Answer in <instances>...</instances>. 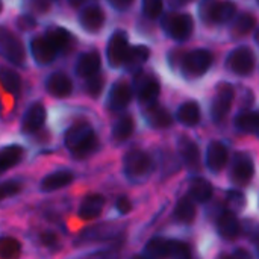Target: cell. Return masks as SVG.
<instances>
[{"instance_id":"20","label":"cell","mask_w":259,"mask_h":259,"mask_svg":"<svg viewBox=\"0 0 259 259\" xmlns=\"http://www.w3.org/2000/svg\"><path fill=\"white\" fill-rule=\"evenodd\" d=\"M73 181H74V175L70 170H58V171L47 175L41 181L39 187H41V191L52 193V191H56V190H61V188L70 185Z\"/></svg>"},{"instance_id":"44","label":"cell","mask_w":259,"mask_h":259,"mask_svg":"<svg viewBox=\"0 0 259 259\" xmlns=\"http://www.w3.org/2000/svg\"><path fill=\"white\" fill-rule=\"evenodd\" d=\"M217 259H252L249 252L244 249H237L234 253H222Z\"/></svg>"},{"instance_id":"51","label":"cell","mask_w":259,"mask_h":259,"mask_svg":"<svg viewBox=\"0 0 259 259\" xmlns=\"http://www.w3.org/2000/svg\"><path fill=\"white\" fill-rule=\"evenodd\" d=\"M68 3L71 6H80L82 3H85V0H68Z\"/></svg>"},{"instance_id":"2","label":"cell","mask_w":259,"mask_h":259,"mask_svg":"<svg viewBox=\"0 0 259 259\" xmlns=\"http://www.w3.org/2000/svg\"><path fill=\"white\" fill-rule=\"evenodd\" d=\"M181 70L185 77L197 79L203 76L212 65V55L205 49H196L185 53L181 59Z\"/></svg>"},{"instance_id":"8","label":"cell","mask_w":259,"mask_h":259,"mask_svg":"<svg viewBox=\"0 0 259 259\" xmlns=\"http://www.w3.org/2000/svg\"><path fill=\"white\" fill-rule=\"evenodd\" d=\"M129 49L131 47H129V41H127V33L123 30L114 32L108 42V49H106V56H108L109 65L114 68L124 65Z\"/></svg>"},{"instance_id":"52","label":"cell","mask_w":259,"mask_h":259,"mask_svg":"<svg viewBox=\"0 0 259 259\" xmlns=\"http://www.w3.org/2000/svg\"><path fill=\"white\" fill-rule=\"evenodd\" d=\"M132 259H150V258H146V256H140V255H137V256H134Z\"/></svg>"},{"instance_id":"18","label":"cell","mask_w":259,"mask_h":259,"mask_svg":"<svg viewBox=\"0 0 259 259\" xmlns=\"http://www.w3.org/2000/svg\"><path fill=\"white\" fill-rule=\"evenodd\" d=\"M217 231L225 240H235L241 232V225L234 212L225 211L217 219Z\"/></svg>"},{"instance_id":"12","label":"cell","mask_w":259,"mask_h":259,"mask_svg":"<svg viewBox=\"0 0 259 259\" xmlns=\"http://www.w3.org/2000/svg\"><path fill=\"white\" fill-rule=\"evenodd\" d=\"M79 23H80L83 30L90 32V33H96L105 24V12L97 5L87 6L79 14Z\"/></svg>"},{"instance_id":"26","label":"cell","mask_w":259,"mask_h":259,"mask_svg":"<svg viewBox=\"0 0 259 259\" xmlns=\"http://www.w3.org/2000/svg\"><path fill=\"white\" fill-rule=\"evenodd\" d=\"M117 228L112 225H99L94 228H90L82 232L80 240L82 241H103V240H111L115 238L117 235Z\"/></svg>"},{"instance_id":"23","label":"cell","mask_w":259,"mask_h":259,"mask_svg":"<svg viewBox=\"0 0 259 259\" xmlns=\"http://www.w3.org/2000/svg\"><path fill=\"white\" fill-rule=\"evenodd\" d=\"M24 156V149L21 146L12 144L0 149V173L8 171L9 168L15 167Z\"/></svg>"},{"instance_id":"27","label":"cell","mask_w":259,"mask_h":259,"mask_svg":"<svg viewBox=\"0 0 259 259\" xmlns=\"http://www.w3.org/2000/svg\"><path fill=\"white\" fill-rule=\"evenodd\" d=\"M190 196H191L193 200L200 202V203H205L212 196V185L206 179L196 178L190 184Z\"/></svg>"},{"instance_id":"32","label":"cell","mask_w":259,"mask_h":259,"mask_svg":"<svg viewBox=\"0 0 259 259\" xmlns=\"http://www.w3.org/2000/svg\"><path fill=\"white\" fill-rule=\"evenodd\" d=\"M196 217V206L191 197H182L175 208V219L181 223H191Z\"/></svg>"},{"instance_id":"11","label":"cell","mask_w":259,"mask_h":259,"mask_svg":"<svg viewBox=\"0 0 259 259\" xmlns=\"http://www.w3.org/2000/svg\"><path fill=\"white\" fill-rule=\"evenodd\" d=\"M132 100V88L126 80H118L112 85L108 96V106L111 111L124 109Z\"/></svg>"},{"instance_id":"13","label":"cell","mask_w":259,"mask_h":259,"mask_svg":"<svg viewBox=\"0 0 259 259\" xmlns=\"http://www.w3.org/2000/svg\"><path fill=\"white\" fill-rule=\"evenodd\" d=\"M46 90L53 97L64 99V97H68L73 93V80L65 73L55 71V73H52L47 77V80H46Z\"/></svg>"},{"instance_id":"53","label":"cell","mask_w":259,"mask_h":259,"mask_svg":"<svg viewBox=\"0 0 259 259\" xmlns=\"http://www.w3.org/2000/svg\"><path fill=\"white\" fill-rule=\"evenodd\" d=\"M255 39H256V42H258V44H259V29H258V30H256V36H255Z\"/></svg>"},{"instance_id":"50","label":"cell","mask_w":259,"mask_h":259,"mask_svg":"<svg viewBox=\"0 0 259 259\" xmlns=\"http://www.w3.org/2000/svg\"><path fill=\"white\" fill-rule=\"evenodd\" d=\"M171 6H184V5H188L190 2L193 0H168Z\"/></svg>"},{"instance_id":"3","label":"cell","mask_w":259,"mask_h":259,"mask_svg":"<svg viewBox=\"0 0 259 259\" xmlns=\"http://www.w3.org/2000/svg\"><path fill=\"white\" fill-rule=\"evenodd\" d=\"M162 29L176 41H185L191 36L194 29V20L188 14L170 12L162 18Z\"/></svg>"},{"instance_id":"14","label":"cell","mask_w":259,"mask_h":259,"mask_svg":"<svg viewBox=\"0 0 259 259\" xmlns=\"http://www.w3.org/2000/svg\"><path fill=\"white\" fill-rule=\"evenodd\" d=\"M30 52L39 65H49L55 61L58 50L49 42L46 36H36L30 41Z\"/></svg>"},{"instance_id":"19","label":"cell","mask_w":259,"mask_h":259,"mask_svg":"<svg viewBox=\"0 0 259 259\" xmlns=\"http://www.w3.org/2000/svg\"><path fill=\"white\" fill-rule=\"evenodd\" d=\"M178 149H179L184 164L191 170H197L200 165V150H199L197 144L193 140L182 137L178 143Z\"/></svg>"},{"instance_id":"7","label":"cell","mask_w":259,"mask_h":259,"mask_svg":"<svg viewBox=\"0 0 259 259\" xmlns=\"http://www.w3.org/2000/svg\"><path fill=\"white\" fill-rule=\"evenodd\" d=\"M135 91L140 103L149 106L156 103V99L161 93V85L156 77L146 73H138L135 77Z\"/></svg>"},{"instance_id":"34","label":"cell","mask_w":259,"mask_h":259,"mask_svg":"<svg viewBox=\"0 0 259 259\" xmlns=\"http://www.w3.org/2000/svg\"><path fill=\"white\" fill-rule=\"evenodd\" d=\"M256 26V18L252 14H241L238 15L231 27V32L234 36H244L247 33H250Z\"/></svg>"},{"instance_id":"43","label":"cell","mask_w":259,"mask_h":259,"mask_svg":"<svg viewBox=\"0 0 259 259\" xmlns=\"http://www.w3.org/2000/svg\"><path fill=\"white\" fill-rule=\"evenodd\" d=\"M30 8L36 14H46L50 11V2L49 0H30Z\"/></svg>"},{"instance_id":"45","label":"cell","mask_w":259,"mask_h":259,"mask_svg":"<svg viewBox=\"0 0 259 259\" xmlns=\"http://www.w3.org/2000/svg\"><path fill=\"white\" fill-rule=\"evenodd\" d=\"M17 24H18V27H20L21 30H29V29L35 27L36 23H35V20H33L32 17H29V15H21V17H18Z\"/></svg>"},{"instance_id":"30","label":"cell","mask_w":259,"mask_h":259,"mask_svg":"<svg viewBox=\"0 0 259 259\" xmlns=\"http://www.w3.org/2000/svg\"><path fill=\"white\" fill-rule=\"evenodd\" d=\"M47 39H49V42L59 52H62V50H65L70 44H71V35H70V32L68 30H65V29H62V27H52V29H49L47 32H46V35H44Z\"/></svg>"},{"instance_id":"9","label":"cell","mask_w":259,"mask_h":259,"mask_svg":"<svg viewBox=\"0 0 259 259\" xmlns=\"http://www.w3.org/2000/svg\"><path fill=\"white\" fill-rule=\"evenodd\" d=\"M255 55L249 47H238L228 56V68L238 74V76H247L255 68Z\"/></svg>"},{"instance_id":"35","label":"cell","mask_w":259,"mask_h":259,"mask_svg":"<svg viewBox=\"0 0 259 259\" xmlns=\"http://www.w3.org/2000/svg\"><path fill=\"white\" fill-rule=\"evenodd\" d=\"M168 244L170 241L164 238H152L146 246V253L150 259H167L168 258Z\"/></svg>"},{"instance_id":"54","label":"cell","mask_w":259,"mask_h":259,"mask_svg":"<svg viewBox=\"0 0 259 259\" xmlns=\"http://www.w3.org/2000/svg\"><path fill=\"white\" fill-rule=\"evenodd\" d=\"M2 8H3V5H2V0H0V11H2Z\"/></svg>"},{"instance_id":"22","label":"cell","mask_w":259,"mask_h":259,"mask_svg":"<svg viewBox=\"0 0 259 259\" xmlns=\"http://www.w3.org/2000/svg\"><path fill=\"white\" fill-rule=\"evenodd\" d=\"M103 205H105L103 196H100V194H90L80 203L79 217L83 219V220H93V219H96L102 212Z\"/></svg>"},{"instance_id":"24","label":"cell","mask_w":259,"mask_h":259,"mask_svg":"<svg viewBox=\"0 0 259 259\" xmlns=\"http://www.w3.org/2000/svg\"><path fill=\"white\" fill-rule=\"evenodd\" d=\"M176 117H178V121L182 123L184 126L193 127V126L199 124V121H200V108L193 100L185 102L184 105L179 106Z\"/></svg>"},{"instance_id":"46","label":"cell","mask_w":259,"mask_h":259,"mask_svg":"<svg viewBox=\"0 0 259 259\" xmlns=\"http://www.w3.org/2000/svg\"><path fill=\"white\" fill-rule=\"evenodd\" d=\"M117 209H118V212H121V214H129L131 212V209H132V203H131V200L126 197V196H121V197H118V200H117Z\"/></svg>"},{"instance_id":"4","label":"cell","mask_w":259,"mask_h":259,"mask_svg":"<svg viewBox=\"0 0 259 259\" xmlns=\"http://www.w3.org/2000/svg\"><path fill=\"white\" fill-rule=\"evenodd\" d=\"M123 168H124V175L129 179L141 181L150 175V171L153 168V161L146 152L137 149V150H131L124 156Z\"/></svg>"},{"instance_id":"17","label":"cell","mask_w":259,"mask_h":259,"mask_svg":"<svg viewBox=\"0 0 259 259\" xmlns=\"http://www.w3.org/2000/svg\"><path fill=\"white\" fill-rule=\"evenodd\" d=\"M206 164H208V168L211 171H214V173L222 171L228 164V149H226V146L219 143V141H212L208 146Z\"/></svg>"},{"instance_id":"15","label":"cell","mask_w":259,"mask_h":259,"mask_svg":"<svg viewBox=\"0 0 259 259\" xmlns=\"http://www.w3.org/2000/svg\"><path fill=\"white\" fill-rule=\"evenodd\" d=\"M46 121V108L42 103H33L27 108L23 121H21V131L24 134H35L38 132Z\"/></svg>"},{"instance_id":"40","label":"cell","mask_w":259,"mask_h":259,"mask_svg":"<svg viewBox=\"0 0 259 259\" xmlns=\"http://www.w3.org/2000/svg\"><path fill=\"white\" fill-rule=\"evenodd\" d=\"M164 0H143V12L149 18H158L162 14Z\"/></svg>"},{"instance_id":"38","label":"cell","mask_w":259,"mask_h":259,"mask_svg":"<svg viewBox=\"0 0 259 259\" xmlns=\"http://www.w3.org/2000/svg\"><path fill=\"white\" fill-rule=\"evenodd\" d=\"M103 87H105V79L99 73L94 74V76H91V77H88V80L85 83V90H87V93L91 97H99L100 93H102V90H103Z\"/></svg>"},{"instance_id":"33","label":"cell","mask_w":259,"mask_h":259,"mask_svg":"<svg viewBox=\"0 0 259 259\" xmlns=\"http://www.w3.org/2000/svg\"><path fill=\"white\" fill-rule=\"evenodd\" d=\"M219 0H200L199 3V15L205 24H217L219 23Z\"/></svg>"},{"instance_id":"25","label":"cell","mask_w":259,"mask_h":259,"mask_svg":"<svg viewBox=\"0 0 259 259\" xmlns=\"http://www.w3.org/2000/svg\"><path fill=\"white\" fill-rule=\"evenodd\" d=\"M149 56H150L149 47H146V46L131 47L129 49V53L126 56V61H124V67L129 71H138L146 64V61L149 59Z\"/></svg>"},{"instance_id":"31","label":"cell","mask_w":259,"mask_h":259,"mask_svg":"<svg viewBox=\"0 0 259 259\" xmlns=\"http://www.w3.org/2000/svg\"><path fill=\"white\" fill-rule=\"evenodd\" d=\"M135 129V121L131 115H123L117 120V123L114 124L112 129V137L115 141L121 143L126 141L127 138H131V135L134 134Z\"/></svg>"},{"instance_id":"55","label":"cell","mask_w":259,"mask_h":259,"mask_svg":"<svg viewBox=\"0 0 259 259\" xmlns=\"http://www.w3.org/2000/svg\"><path fill=\"white\" fill-rule=\"evenodd\" d=\"M258 2H259V0H258Z\"/></svg>"},{"instance_id":"21","label":"cell","mask_w":259,"mask_h":259,"mask_svg":"<svg viewBox=\"0 0 259 259\" xmlns=\"http://www.w3.org/2000/svg\"><path fill=\"white\" fill-rule=\"evenodd\" d=\"M102 65L100 55L97 52H87L79 56L76 62V74L80 77H91L99 73Z\"/></svg>"},{"instance_id":"49","label":"cell","mask_w":259,"mask_h":259,"mask_svg":"<svg viewBox=\"0 0 259 259\" xmlns=\"http://www.w3.org/2000/svg\"><path fill=\"white\" fill-rule=\"evenodd\" d=\"M87 259H118L117 253L109 250V252H100V253H94L91 256H88Z\"/></svg>"},{"instance_id":"5","label":"cell","mask_w":259,"mask_h":259,"mask_svg":"<svg viewBox=\"0 0 259 259\" xmlns=\"http://www.w3.org/2000/svg\"><path fill=\"white\" fill-rule=\"evenodd\" d=\"M0 55L15 65H23L26 61V52L21 39L5 26H0Z\"/></svg>"},{"instance_id":"36","label":"cell","mask_w":259,"mask_h":259,"mask_svg":"<svg viewBox=\"0 0 259 259\" xmlns=\"http://www.w3.org/2000/svg\"><path fill=\"white\" fill-rule=\"evenodd\" d=\"M21 253V244L12 237L0 238V259H17Z\"/></svg>"},{"instance_id":"1","label":"cell","mask_w":259,"mask_h":259,"mask_svg":"<svg viewBox=\"0 0 259 259\" xmlns=\"http://www.w3.org/2000/svg\"><path fill=\"white\" fill-rule=\"evenodd\" d=\"M65 146L76 159H83L99 149V138L94 129L82 121L73 124L65 132Z\"/></svg>"},{"instance_id":"37","label":"cell","mask_w":259,"mask_h":259,"mask_svg":"<svg viewBox=\"0 0 259 259\" xmlns=\"http://www.w3.org/2000/svg\"><path fill=\"white\" fill-rule=\"evenodd\" d=\"M168 258L191 259V249L184 241H170V244H168Z\"/></svg>"},{"instance_id":"29","label":"cell","mask_w":259,"mask_h":259,"mask_svg":"<svg viewBox=\"0 0 259 259\" xmlns=\"http://www.w3.org/2000/svg\"><path fill=\"white\" fill-rule=\"evenodd\" d=\"M0 85L11 94L17 96L21 91V77L8 67H0Z\"/></svg>"},{"instance_id":"10","label":"cell","mask_w":259,"mask_h":259,"mask_svg":"<svg viewBox=\"0 0 259 259\" xmlns=\"http://www.w3.org/2000/svg\"><path fill=\"white\" fill-rule=\"evenodd\" d=\"M255 175L253 159L247 153H237L231 168V179L234 184L243 187L247 185Z\"/></svg>"},{"instance_id":"47","label":"cell","mask_w":259,"mask_h":259,"mask_svg":"<svg viewBox=\"0 0 259 259\" xmlns=\"http://www.w3.org/2000/svg\"><path fill=\"white\" fill-rule=\"evenodd\" d=\"M109 5L117 11H126L132 6L134 0H108Z\"/></svg>"},{"instance_id":"28","label":"cell","mask_w":259,"mask_h":259,"mask_svg":"<svg viewBox=\"0 0 259 259\" xmlns=\"http://www.w3.org/2000/svg\"><path fill=\"white\" fill-rule=\"evenodd\" d=\"M235 126L244 134H259V112H241L235 118Z\"/></svg>"},{"instance_id":"39","label":"cell","mask_w":259,"mask_h":259,"mask_svg":"<svg viewBox=\"0 0 259 259\" xmlns=\"http://www.w3.org/2000/svg\"><path fill=\"white\" fill-rule=\"evenodd\" d=\"M237 15V6L229 2V0H225V2H220V6H219V23H228L231 20H234Z\"/></svg>"},{"instance_id":"16","label":"cell","mask_w":259,"mask_h":259,"mask_svg":"<svg viewBox=\"0 0 259 259\" xmlns=\"http://www.w3.org/2000/svg\"><path fill=\"white\" fill-rule=\"evenodd\" d=\"M144 117H146L147 123L152 127H155V129H167L173 123L171 114L165 108H162L161 105H158V103H153V105L146 106Z\"/></svg>"},{"instance_id":"6","label":"cell","mask_w":259,"mask_h":259,"mask_svg":"<svg viewBox=\"0 0 259 259\" xmlns=\"http://www.w3.org/2000/svg\"><path fill=\"white\" fill-rule=\"evenodd\" d=\"M235 99V91L231 83H219L214 100L211 105V118L215 123H220L226 118V115L231 111V106Z\"/></svg>"},{"instance_id":"48","label":"cell","mask_w":259,"mask_h":259,"mask_svg":"<svg viewBox=\"0 0 259 259\" xmlns=\"http://www.w3.org/2000/svg\"><path fill=\"white\" fill-rule=\"evenodd\" d=\"M229 202L235 205L237 208H241L244 205V196L241 193H229Z\"/></svg>"},{"instance_id":"41","label":"cell","mask_w":259,"mask_h":259,"mask_svg":"<svg viewBox=\"0 0 259 259\" xmlns=\"http://www.w3.org/2000/svg\"><path fill=\"white\" fill-rule=\"evenodd\" d=\"M21 190H23V185L18 181H6V182H2L0 184V202L5 200V199H8V197H12V196L18 194Z\"/></svg>"},{"instance_id":"42","label":"cell","mask_w":259,"mask_h":259,"mask_svg":"<svg viewBox=\"0 0 259 259\" xmlns=\"http://www.w3.org/2000/svg\"><path fill=\"white\" fill-rule=\"evenodd\" d=\"M41 243H42L46 247H49V249H56V247H59V238H58V235L53 234V232H42V234H41Z\"/></svg>"}]
</instances>
